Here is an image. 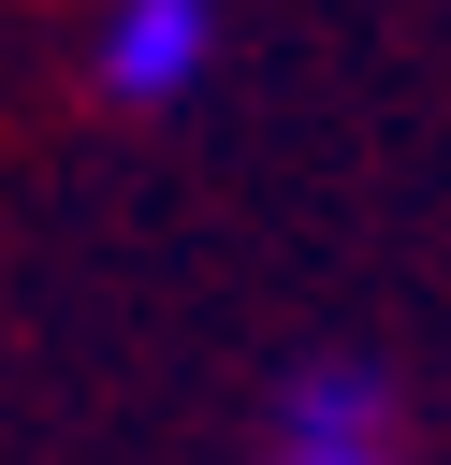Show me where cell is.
<instances>
[{
    "mask_svg": "<svg viewBox=\"0 0 451 465\" xmlns=\"http://www.w3.org/2000/svg\"><path fill=\"white\" fill-rule=\"evenodd\" d=\"M204 44H218V0H116L102 87H116V102H175V87L204 73Z\"/></svg>",
    "mask_w": 451,
    "mask_h": 465,
    "instance_id": "obj_1",
    "label": "cell"
},
{
    "mask_svg": "<svg viewBox=\"0 0 451 465\" xmlns=\"http://www.w3.org/2000/svg\"><path fill=\"white\" fill-rule=\"evenodd\" d=\"M276 465H393V450H276Z\"/></svg>",
    "mask_w": 451,
    "mask_h": 465,
    "instance_id": "obj_3",
    "label": "cell"
},
{
    "mask_svg": "<svg viewBox=\"0 0 451 465\" xmlns=\"http://www.w3.org/2000/svg\"><path fill=\"white\" fill-rule=\"evenodd\" d=\"M276 450H378V378H364V363L291 378V436H276Z\"/></svg>",
    "mask_w": 451,
    "mask_h": 465,
    "instance_id": "obj_2",
    "label": "cell"
}]
</instances>
